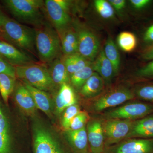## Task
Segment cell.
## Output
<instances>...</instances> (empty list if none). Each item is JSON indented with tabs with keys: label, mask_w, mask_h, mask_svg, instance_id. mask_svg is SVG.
Instances as JSON below:
<instances>
[{
	"label": "cell",
	"mask_w": 153,
	"mask_h": 153,
	"mask_svg": "<svg viewBox=\"0 0 153 153\" xmlns=\"http://www.w3.org/2000/svg\"><path fill=\"white\" fill-rule=\"evenodd\" d=\"M36 48L39 59L44 63H49L62 53L59 34L47 22L36 27Z\"/></svg>",
	"instance_id": "1"
},
{
	"label": "cell",
	"mask_w": 153,
	"mask_h": 153,
	"mask_svg": "<svg viewBox=\"0 0 153 153\" xmlns=\"http://www.w3.org/2000/svg\"><path fill=\"white\" fill-rule=\"evenodd\" d=\"M4 38L17 48L36 55V30L6 16L0 29Z\"/></svg>",
	"instance_id": "2"
},
{
	"label": "cell",
	"mask_w": 153,
	"mask_h": 153,
	"mask_svg": "<svg viewBox=\"0 0 153 153\" xmlns=\"http://www.w3.org/2000/svg\"><path fill=\"white\" fill-rule=\"evenodd\" d=\"M3 2L10 13L18 21L35 26L44 24L42 10L44 1L42 0H5Z\"/></svg>",
	"instance_id": "3"
},
{
	"label": "cell",
	"mask_w": 153,
	"mask_h": 153,
	"mask_svg": "<svg viewBox=\"0 0 153 153\" xmlns=\"http://www.w3.org/2000/svg\"><path fill=\"white\" fill-rule=\"evenodd\" d=\"M15 68L18 78L37 89L48 91L55 86L46 66L35 63Z\"/></svg>",
	"instance_id": "4"
},
{
	"label": "cell",
	"mask_w": 153,
	"mask_h": 153,
	"mask_svg": "<svg viewBox=\"0 0 153 153\" xmlns=\"http://www.w3.org/2000/svg\"><path fill=\"white\" fill-rule=\"evenodd\" d=\"M69 7L70 2L66 0L44 1V11L51 25L58 34L71 26Z\"/></svg>",
	"instance_id": "5"
},
{
	"label": "cell",
	"mask_w": 153,
	"mask_h": 153,
	"mask_svg": "<svg viewBox=\"0 0 153 153\" xmlns=\"http://www.w3.org/2000/svg\"><path fill=\"white\" fill-rule=\"evenodd\" d=\"M134 123V120L116 119H108L102 123L105 148L126 140Z\"/></svg>",
	"instance_id": "6"
},
{
	"label": "cell",
	"mask_w": 153,
	"mask_h": 153,
	"mask_svg": "<svg viewBox=\"0 0 153 153\" xmlns=\"http://www.w3.org/2000/svg\"><path fill=\"white\" fill-rule=\"evenodd\" d=\"M78 39V53L90 61L98 54L100 42L92 31L81 25H74Z\"/></svg>",
	"instance_id": "7"
},
{
	"label": "cell",
	"mask_w": 153,
	"mask_h": 153,
	"mask_svg": "<svg viewBox=\"0 0 153 153\" xmlns=\"http://www.w3.org/2000/svg\"><path fill=\"white\" fill-rule=\"evenodd\" d=\"M134 98V94L130 89L118 88L97 99L92 104V108L95 112H101L108 108L118 106Z\"/></svg>",
	"instance_id": "8"
},
{
	"label": "cell",
	"mask_w": 153,
	"mask_h": 153,
	"mask_svg": "<svg viewBox=\"0 0 153 153\" xmlns=\"http://www.w3.org/2000/svg\"><path fill=\"white\" fill-rule=\"evenodd\" d=\"M33 131L35 153H64L54 137L44 126L36 125Z\"/></svg>",
	"instance_id": "9"
},
{
	"label": "cell",
	"mask_w": 153,
	"mask_h": 153,
	"mask_svg": "<svg viewBox=\"0 0 153 153\" xmlns=\"http://www.w3.org/2000/svg\"><path fill=\"white\" fill-rule=\"evenodd\" d=\"M104 153H153V139H128L105 148Z\"/></svg>",
	"instance_id": "10"
},
{
	"label": "cell",
	"mask_w": 153,
	"mask_h": 153,
	"mask_svg": "<svg viewBox=\"0 0 153 153\" xmlns=\"http://www.w3.org/2000/svg\"><path fill=\"white\" fill-rule=\"evenodd\" d=\"M153 106L142 103H131L125 105L107 113L108 119L134 120L150 113Z\"/></svg>",
	"instance_id": "11"
},
{
	"label": "cell",
	"mask_w": 153,
	"mask_h": 153,
	"mask_svg": "<svg viewBox=\"0 0 153 153\" xmlns=\"http://www.w3.org/2000/svg\"><path fill=\"white\" fill-rule=\"evenodd\" d=\"M0 56L15 67L35 63L30 55L1 40H0Z\"/></svg>",
	"instance_id": "12"
},
{
	"label": "cell",
	"mask_w": 153,
	"mask_h": 153,
	"mask_svg": "<svg viewBox=\"0 0 153 153\" xmlns=\"http://www.w3.org/2000/svg\"><path fill=\"white\" fill-rule=\"evenodd\" d=\"M89 152L104 153L105 143L102 122L94 119L88 122L86 127Z\"/></svg>",
	"instance_id": "13"
},
{
	"label": "cell",
	"mask_w": 153,
	"mask_h": 153,
	"mask_svg": "<svg viewBox=\"0 0 153 153\" xmlns=\"http://www.w3.org/2000/svg\"><path fill=\"white\" fill-rule=\"evenodd\" d=\"M65 135L73 153L89 152L86 127L77 130L65 131Z\"/></svg>",
	"instance_id": "14"
},
{
	"label": "cell",
	"mask_w": 153,
	"mask_h": 153,
	"mask_svg": "<svg viewBox=\"0 0 153 153\" xmlns=\"http://www.w3.org/2000/svg\"><path fill=\"white\" fill-rule=\"evenodd\" d=\"M54 85H60L68 83L70 81V75L65 66L64 57L60 56L49 63L48 68Z\"/></svg>",
	"instance_id": "15"
},
{
	"label": "cell",
	"mask_w": 153,
	"mask_h": 153,
	"mask_svg": "<svg viewBox=\"0 0 153 153\" xmlns=\"http://www.w3.org/2000/svg\"><path fill=\"white\" fill-rule=\"evenodd\" d=\"M76 98L73 88L68 83L60 86L55 97L56 111L58 114L63 112L68 107L76 104Z\"/></svg>",
	"instance_id": "16"
},
{
	"label": "cell",
	"mask_w": 153,
	"mask_h": 153,
	"mask_svg": "<svg viewBox=\"0 0 153 153\" xmlns=\"http://www.w3.org/2000/svg\"><path fill=\"white\" fill-rule=\"evenodd\" d=\"M64 56L78 53V39L75 29L69 26L59 34Z\"/></svg>",
	"instance_id": "17"
},
{
	"label": "cell",
	"mask_w": 153,
	"mask_h": 153,
	"mask_svg": "<svg viewBox=\"0 0 153 153\" xmlns=\"http://www.w3.org/2000/svg\"><path fill=\"white\" fill-rule=\"evenodd\" d=\"M15 99L19 107L29 114L36 112L37 107L32 95L24 84L19 83L15 90Z\"/></svg>",
	"instance_id": "18"
},
{
	"label": "cell",
	"mask_w": 153,
	"mask_h": 153,
	"mask_svg": "<svg viewBox=\"0 0 153 153\" xmlns=\"http://www.w3.org/2000/svg\"><path fill=\"white\" fill-rule=\"evenodd\" d=\"M92 66L94 71L105 81L109 82L116 75L112 63L105 56L103 50L100 52Z\"/></svg>",
	"instance_id": "19"
},
{
	"label": "cell",
	"mask_w": 153,
	"mask_h": 153,
	"mask_svg": "<svg viewBox=\"0 0 153 153\" xmlns=\"http://www.w3.org/2000/svg\"><path fill=\"white\" fill-rule=\"evenodd\" d=\"M33 97L35 104L38 109L41 110L47 115L52 114V106L51 99L45 91L39 90L23 82Z\"/></svg>",
	"instance_id": "20"
},
{
	"label": "cell",
	"mask_w": 153,
	"mask_h": 153,
	"mask_svg": "<svg viewBox=\"0 0 153 153\" xmlns=\"http://www.w3.org/2000/svg\"><path fill=\"white\" fill-rule=\"evenodd\" d=\"M153 137V117L135 121L131 131L126 139Z\"/></svg>",
	"instance_id": "21"
},
{
	"label": "cell",
	"mask_w": 153,
	"mask_h": 153,
	"mask_svg": "<svg viewBox=\"0 0 153 153\" xmlns=\"http://www.w3.org/2000/svg\"><path fill=\"white\" fill-rule=\"evenodd\" d=\"M104 84L102 77L94 72L80 88V94L88 98L96 96L102 91Z\"/></svg>",
	"instance_id": "22"
},
{
	"label": "cell",
	"mask_w": 153,
	"mask_h": 153,
	"mask_svg": "<svg viewBox=\"0 0 153 153\" xmlns=\"http://www.w3.org/2000/svg\"><path fill=\"white\" fill-rule=\"evenodd\" d=\"M11 139L8 122L0 108V153H10Z\"/></svg>",
	"instance_id": "23"
},
{
	"label": "cell",
	"mask_w": 153,
	"mask_h": 153,
	"mask_svg": "<svg viewBox=\"0 0 153 153\" xmlns=\"http://www.w3.org/2000/svg\"><path fill=\"white\" fill-rule=\"evenodd\" d=\"M64 62L69 75L91 64V61L78 53L64 56Z\"/></svg>",
	"instance_id": "24"
},
{
	"label": "cell",
	"mask_w": 153,
	"mask_h": 153,
	"mask_svg": "<svg viewBox=\"0 0 153 153\" xmlns=\"http://www.w3.org/2000/svg\"><path fill=\"white\" fill-rule=\"evenodd\" d=\"M103 51L107 58L112 63L115 73L117 74L120 66V55L114 41L110 37L107 40Z\"/></svg>",
	"instance_id": "25"
},
{
	"label": "cell",
	"mask_w": 153,
	"mask_h": 153,
	"mask_svg": "<svg viewBox=\"0 0 153 153\" xmlns=\"http://www.w3.org/2000/svg\"><path fill=\"white\" fill-rule=\"evenodd\" d=\"M94 72L92 65L91 64L88 65L81 70L70 75V81L71 85L76 89L80 90Z\"/></svg>",
	"instance_id": "26"
},
{
	"label": "cell",
	"mask_w": 153,
	"mask_h": 153,
	"mask_svg": "<svg viewBox=\"0 0 153 153\" xmlns=\"http://www.w3.org/2000/svg\"><path fill=\"white\" fill-rule=\"evenodd\" d=\"M16 85V78L8 74H0V93L5 102H8Z\"/></svg>",
	"instance_id": "27"
},
{
	"label": "cell",
	"mask_w": 153,
	"mask_h": 153,
	"mask_svg": "<svg viewBox=\"0 0 153 153\" xmlns=\"http://www.w3.org/2000/svg\"><path fill=\"white\" fill-rule=\"evenodd\" d=\"M117 42L121 49L126 52H131L135 48L137 40L135 36L132 33L123 32L119 35Z\"/></svg>",
	"instance_id": "28"
},
{
	"label": "cell",
	"mask_w": 153,
	"mask_h": 153,
	"mask_svg": "<svg viewBox=\"0 0 153 153\" xmlns=\"http://www.w3.org/2000/svg\"><path fill=\"white\" fill-rule=\"evenodd\" d=\"M94 6L100 16L103 19H111L114 16L113 7L108 1L96 0L94 1Z\"/></svg>",
	"instance_id": "29"
},
{
	"label": "cell",
	"mask_w": 153,
	"mask_h": 153,
	"mask_svg": "<svg viewBox=\"0 0 153 153\" xmlns=\"http://www.w3.org/2000/svg\"><path fill=\"white\" fill-rule=\"evenodd\" d=\"M80 111V107L76 104L68 107L65 109L61 121L62 128L65 131L68 129L72 120Z\"/></svg>",
	"instance_id": "30"
},
{
	"label": "cell",
	"mask_w": 153,
	"mask_h": 153,
	"mask_svg": "<svg viewBox=\"0 0 153 153\" xmlns=\"http://www.w3.org/2000/svg\"><path fill=\"white\" fill-rule=\"evenodd\" d=\"M90 117L87 112L81 111L71 121L67 130H77L82 129L85 127Z\"/></svg>",
	"instance_id": "31"
},
{
	"label": "cell",
	"mask_w": 153,
	"mask_h": 153,
	"mask_svg": "<svg viewBox=\"0 0 153 153\" xmlns=\"http://www.w3.org/2000/svg\"><path fill=\"white\" fill-rule=\"evenodd\" d=\"M4 73L16 78V68L0 56V74Z\"/></svg>",
	"instance_id": "32"
},
{
	"label": "cell",
	"mask_w": 153,
	"mask_h": 153,
	"mask_svg": "<svg viewBox=\"0 0 153 153\" xmlns=\"http://www.w3.org/2000/svg\"><path fill=\"white\" fill-rule=\"evenodd\" d=\"M137 94L140 98L153 101V85H148L140 88Z\"/></svg>",
	"instance_id": "33"
},
{
	"label": "cell",
	"mask_w": 153,
	"mask_h": 153,
	"mask_svg": "<svg viewBox=\"0 0 153 153\" xmlns=\"http://www.w3.org/2000/svg\"><path fill=\"white\" fill-rule=\"evenodd\" d=\"M137 74L143 76H153V60L140 69Z\"/></svg>",
	"instance_id": "34"
},
{
	"label": "cell",
	"mask_w": 153,
	"mask_h": 153,
	"mask_svg": "<svg viewBox=\"0 0 153 153\" xmlns=\"http://www.w3.org/2000/svg\"><path fill=\"white\" fill-rule=\"evenodd\" d=\"M131 4L137 9H140L145 7L151 2L149 0H131Z\"/></svg>",
	"instance_id": "35"
},
{
	"label": "cell",
	"mask_w": 153,
	"mask_h": 153,
	"mask_svg": "<svg viewBox=\"0 0 153 153\" xmlns=\"http://www.w3.org/2000/svg\"><path fill=\"white\" fill-rule=\"evenodd\" d=\"M108 1L113 8L117 10H120L125 7L126 1L125 0H109Z\"/></svg>",
	"instance_id": "36"
},
{
	"label": "cell",
	"mask_w": 153,
	"mask_h": 153,
	"mask_svg": "<svg viewBox=\"0 0 153 153\" xmlns=\"http://www.w3.org/2000/svg\"><path fill=\"white\" fill-rule=\"evenodd\" d=\"M144 39L147 42H153V25L149 27L145 32Z\"/></svg>",
	"instance_id": "37"
},
{
	"label": "cell",
	"mask_w": 153,
	"mask_h": 153,
	"mask_svg": "<svg viewBox=\"0 0 153 153\" xmlns=\"http://www.w3.org/2000/svg\"><path fill=\"white\" fill-rule=\"evenodd\" d=\"M142 57L145 60H153V47L146 50L143 53Z\"/></svg>",
	"instance_id": "38"
},
{
	"label": "cell",
	"mask_w": 153,
	"mask_h": 153,
	"mask_svg": "<svg viewBox=\"0 0 153 153\" xmlns=\"http://www.w3.org/2000/svg\"><path fill=\"white\" fill-rule=\"evenodd\" d=\"M6 17V16H5L1 11L0 10V29L2 27L3 23H4Z\"/></svg>",
	"instance_id": "39"
},
{
	"label": "cell",
	"mask_w": 153,
	"mask_h": 153,
	"mask_svg": "<svg viewBox=\"0 0 153 153\" xmlns=\"http://www.w3.org/2000/svg\"><path fill=\"white\" fill-rule=\"evenodd\" d=\"M91 153V152H89V153Z\"/></svg>",
	"instance_id": "40"
}]
</instances>
